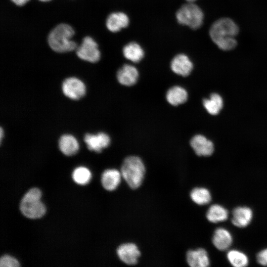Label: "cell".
<instances>
[{
    "instance_id": "4",
    "label": "cell",
    "mask_w": 267,
    "mask_h": 267,
    "mask_svg": "<svg viewBox=\"0 0 267 267\" xmlns=\"http://www.w3.org/2000/svg\"><path fill=\"white\" fill-rule=\"evenodd\" d=\"M42 192L37 188L30 189L21 199L20 209L22 214L29 219L43 217L46 212L44 205L41 201Z\"/></svg>"
},
{
    "instance_id": "23",
    "label": "cell",
    "mask_w": 267,
    "mask_h": 267,
    "mask_svg": "<svg viewBox=\"0 0 267 267\" xmlns=\"http://www.w3.org/2000/svg\"><path fill=\"white\" fill-rule=\"evenodd\" d=\"M226 258L230 264L235 267H245L249 264V258L247 255L238 250L228 251Z\"/></svg>"
},
{
    "instance_id": "13",
    "label": "cell",
    "mask_w": 267,
    "mask_h": 267,
    "mask_svg": "<svg viewBox=\"0 0 267 267\" xmlns=\"http://www.w3.org/2000/svg\"><path fill=\"white\" fill-rule=\"evenodd\" d=\"M186 258L188 265L191 267H207L210 265L208 254L203 248L188 251Z\"/></svg>"
},
{
    "instance_id": "19",
    "label": "cell",
    "mask_w": 267,
    "mask_h": 267,
    "mask_svg": "<svg viewBox=\"0 0 267 267\" xmlns=\"http://www.w3.org/2000/svg\"><path fill=\"white\" fill-rule=\"evenodd\" d=\"M203 105L209 114L217 115L220 113L223 108V100L220 94L213 93L209 98L203 99Z\"/></svg>"
},
{
    "instance_id": "2",
    "label": "cell",
    "mask_w": 267,
    "mask_h": 267,
    "mask_svg": "<svg viewBox=\"0 0 267 267\" xmlns=\"http://www.w3.org/2000/svg\"><path fill=\"white\" fill-rule=\"evenodd\" d=\"M75 34L71 26L66 24H60L49 33L48 42L50 47L57 52H65L77 48L75 42L72 40Z\"/></svg>"
},
{
    "instance_id": "21",
    "label": "cell",
    "mask_w": 267,
    "mask_h": 267,
    "mask_svg": "<svg viewBox=\"0 0 267 267\" xmlns=\"http://www.w3.org/2000/svg\"><path fill=\"white\" fill-rule=\"evenodd\" d=\"M188 94L186 90L179 86H174L170 88L166 94L168 102L172 105L177 106L186 101Z\"/></svg>"
},
{
    "instance_id": "7",
    "label": "cell",
    "mask_w": 267,
    "mask_h": 267,
    "mask_svg": "<svg viewBox=\"0 0 267 267\" xmlns=\"http://www.w3.org/2000/svg\"><path fill=\"white\" fill-rule=\"evenodd\" d=\"M62 89L64 94L70 99L78 100L86 93V87L84 83L75 77L66 79L63 83Z\"/></svg>"
},
{
    "instance_id": "5",
    "label": "cell",
    "mask_w": 267,
    "mask_h": 267,
    "mask_svg": "<svg viewBox=\"0 0 267 267\" xmlns=\"http://www.w3.org/2000/svg\"><path fill=\"white\" fill-rule=\"evenodd\" d=\"M176 18L179 23L193 29L199 28L202 24L204 14L201 9L192 2L183 5L177 12Z\"/></svg>"
},
{
    "instance_id": "29",
    "label": "cell",
    "mask_w": 267,
    "mask_h": 267,
    "mask_svg": "<svg viewBox=\"0 0 267 267\" xmlns=\"http://www.w3.org/2000/svg\"><path fill=\"white\" fill-rule=\"evenodd\" d=\"M3 135V131L2 128H0V141L2 140V138Z\"/></svg>"
},
{
    "instance_id": "28",
    "label": "cell",
    "mask_w": 267,
    "mask_h": 267,
    "mask_svg": "<svg viewBox=\"0 0 267 267\" xmlns=\"http://www.w3.org/2000/svg\"><path fill=\"white\" fill-rule=\"evenodd\" d=\"M15 4L22 6L27 3L29 0H11Z\"/></svg>"
},
{
    "instance_id": "30",
    "label": "cell",
    "mask_w": 267,
    "mask_h": 267,
    "mask_svg": "<svg viewBox=\"0 0 267 267\" xmlns=\"http://www.w3.org/2000/svg\"><path fill=\"white\" fill-rule=\"evenodd\" d=\"M187 1H188V2H192L196 0H186Z\"/></svg>"
},
{
    "instance_id": "8",
    "label": "cell",
    "mask_w": 267,
    "mask_h": 267,
    "mask_svg": "<svg viewBox=\"0 0 267 267\" xmlns=\"http://www.w3.org/2000/svg\"><path fill=\"white\" fill-rule=\"evenodd\" d=\"M117 254L119 259L128 265L137 264L140 256V252L137 246L134 243H124L118 247Z\"/></svg>"
},
{
    "instance_id": "26",
    "label": "cell",
    "mask_w": 267,
    "mask_h": 267,
    "mask_svg": "<svg viewBox=\"0 0 267 267\" xmlns=\"http://www.w3.org/2000/svg\"><path fill=\"white\" fill-rule=\"evenodd\" d=\"M19 265L18 261L15 258L9 255H4L0 260L1 267H17Z\"/></svg>"
},
{
    "instance_id": "6",
    "label": "cell",
    "mask_w": 267,
    "mask_h": 267,
    "mask_svg": "<svg viewBox=\"0 0 267 267\" xmlns=\"http://www.w3.org/2000/svg\"><path fill=\"white\" fill-rule=\"evenodd\" d=\"M76 49L77 55L82 60L95 63L100 59V52L98 45L90 37H85Z\"/></svg>"
},
{
    "instance_id": "27",
    "label": "cell",
    "mask_w": 267,
    "mask_h": 267,
    "mask_svg": "<svg viewBox=\"0 0 267 267\" xmlns=\"http://www.w3.org/2000/svg\"><path fill=\"white\" fill-rule=\"evenodd\" d=\"M257 263L261 266H267V248L258 253L256 256Z\"/></svg>"
},
{
    "instance_id": "25",
    "label": "cell",
    "mask_w": 267,
    "mask_h": 267,
    "mask_svg": "<svg viewBox=\"0 0 267 267\" xmlns=\"http://www.w3.org/2000/svg\"><path fill=\"white\" fill-rule=\"evenodd\" d=\"M72 178L77 183L85 185L90 181L91 178V174L88 168L84 167H79L76 168L73 172Z\"/></svg>"
},
{
    "instance_id": "16",
    "label": "cell",
    "mask_w": 267,
    "mask_h": 267,
    "mask_svg": "<svg viewBox=\"0 0 267 267\" xmlns=\"http://www.w3.org/2000/svg\"><path fill=\"white\" fill-rule=\"evenodd\" d=\"M129 23L128 16L123 12H118L110 14L107 18L106 25L112 32H117L127 27Z\"/></svg>"
},
{
    "instance_id": "1",
    "label": "cell",
    "mask_w": 267,
    "mask_h": 267,
    "mask_svg": "<svg viewBox=\"0 0 267 267\" xmlns=\"http://www.w3.org/2000/svg\"><path fill=\"white\" fill-rule=\"evenodd\" d=\"M238 32V27L233 20L229 18H222L212 24L209 34L213 42L220 49L227 51L236 46L235 37Z\"/></svg>"
},
{
    "instance_id": "31",
    "label": "cell",
    "mask_w": 267,
    "mask_h": 267,
    "mask_svg": "<svg viewBox=\"0 0 267 267\" xmlns=\"http://www.w3.org/2000/svg\"><path fill=\"white\" fill-rule=\"evenodd\" d=\"M41 1H49L50 0H40Z\"/></svg>"
},
{
    "instance_id": "3",
    "label": "cell",
    "mask_w": 267,
    "mask_h": 267,
    "mask_svg": "<svg viewBox=\"0 0 267 267\" xmlns=\"http://www.w3.org/2000/svg\"><path fill=\"white\" fill-rule=\"evenodd\" d=\"M121 173L128 185L134 189L138 188L142 184L145 173V168L139 157L130 156L124 160Z\"/></svg>"
},
{
    "instance_id": "14",
    "label": "cell",
    "mask_w": 267,
    "mask_h": 267,
    "mask_svg": "<svg viewBox=\"0 0 267 267\" xmlns=\"http://www.w3.org/2000/svg\"><path fill=\"white\" fill-rule=\"evenodd\" d=\"M193 64L190 59L184 54H179L172 59L171 63L172 70L176 74L187 76L193 69Z\"/></svg>"
},
{
    "instance_id": "12",
    "label": "cell",
    "mask_w": 267,
    "mask_h": 267,
    "mask_svg": "<svg viewBox=\"0 0 267 267\" xmlns=\"http://www.w3.org/2000/svg\"><path fill=\"white\" fill-rule=\"evenodd\" d=\"M212 241L213 244L218 250L225 251L232 245L233 237L227 229L223 227H219L214 231Z\"/></svg>"
},
{
    "instance_id": "17",
    "label": "cell",
    "mask_w": 267,
    "mask_h": 267,
    "mask_svg": "<svg viewBox=\"0 0 267 267\" xmlns=\"http://www.w3.org/2000/svg\"><path fill=\"white\" fill-rule=\"evenodd\" d=\"M122 177L121 172L116 169L106 170L101 176L102 185L107 190L113 191L119 186Z\"/></svg>"
},
{
    "instance_id": "18",
    "label": "cell",
    "mask_w": 267,
    "mask_h": 267,
    "mask_svg": "<svg viewBox=\"0 0 267 267\" xmlns=\"http://www.w3.org/2000/svg\"><path fill=\"white\" fill-rule=\"evenodd\" d=\"M59 147L64 155L72 156L78 151L79 144L74 136L70 134H64L59 139Z\"/></svg>"
},
{
    "instance_id": "10",
    "label": "cell",
    "mask_w": 267,
    "mask_h": 267,
    "mask_svg": "<svg viewBox=\"0 0 267 267\" xmlns=\"http://www.w3.org/2000/svg\"><path fill=\"white\" fill-rule=\"evenodd\" d=\"M253 217L252 210L247 206H238L232 212L231 222L239 228L247 227L251 222Z\"/></svg>"
},
{
    "instance_id": "22",
    "label": "cell",
    "mask_w": 267,
    "mask_h": 267,
    "mask_svg": "<svg viewBox=\"0 0 267 267\" xmlns=\"http://www.w3.org/2000/svg\"><path fill=\"white\" fill-rule=\"evenodd\" d=\"M123 53L125 57L134 62H138L144 56L142 47L135 42L126 44L123 48Z\"/></svg>"
},
{
    "instance_id": "20",
    "label": "cell",
    "mask_w": 267,
    "mask_h": 267,
    "mask_svg": "<svg viewBox=\"0 0 267 267\" xmlns=\"http://www.w3.org/2000/svg\"><path fill=\"white\" fill-rule=\"evenodd\" d=\"M228 212L223 206L216 204L211 205L206 213V218L211 222H224L228 218Z\"/></svg>"
},
{
    "instance_id": "9",
    "label": "cell",
    "mask_w": 267,
    "mask_h": 267,
    "mask_svg": "<svg viewBox=\"0 0 267 267\" xmlns=\"http://www.w3.org/2000/svg\"><path fill=\"white\" fill-rule=\"evenodd\" d=\"M190 145L199 156H210L215 149L213 142L202 134L194 135L190 140Z\"/></svg>"
},
{
    "instance_id": "15",
    "label": "cell",
    "mask_w": 267,
    "mask_h": 267,
    "mask_svg": "<svg viewBox=\"0 0 267 267\" xmlns=\"http://www.w3.org/2000/svg\"><path fill=\"white\" fill-rule=\"evenodd\" d=\"M138 78V72L134 66L125 64L117 72V78L118 82L126 86L134 85Z\"/></svg>"
},
{
    "instance_id": "11",
    "label": "cell",
    "mask_w": 267,
    "mask_h": 267,
    "mask_svg": "<svg viewBox=\"0 0 267 267\" xmlns=\"http://www.w3.org/2000/svg\"><path fill=\"white\" fill-rule=\"evenodd\" d=\"M84 140L89 150L96 152H100L110 143L109 135L104 133L96 134H87L85 136Z\"/></svg>"
},
{
    "instance_id": "24",
    "label": "cell",
    "mask_w": 267,
    "mask_h": 267,
    "mask_svg": "<svg viewBox=\"0 0 267 267\" xmlns=\"http://www.w3.org/2000/svg\"><path fill=\"white\" fill-rule=\"evenodd\" d=\"M191 200L199 205H204L209 203L212 199L210 191L205 187H195L190 192Z\"/></svg>"
}]
</instances>
